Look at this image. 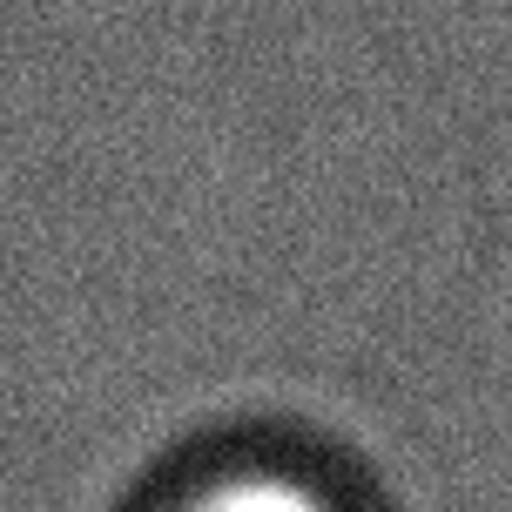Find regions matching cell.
I'll return each instance as SVG.
<instances>
[{
    "instance_id": "obj_1",
    "label": "cell",
    "mask_w": 512,
    "mask_h": 512,
    "mask_svg": "<svg viewBox=\"0 0 512 512\" xmlns=\"http://www.w3.org/2000/svg\"><path fill=\"white\" fill-rule=\"evenodd\" d=\"M189 512H331L310 486L297 479H270V472H256V479H230V486L203 492Z\"/></svg>"
}]
</instances>
